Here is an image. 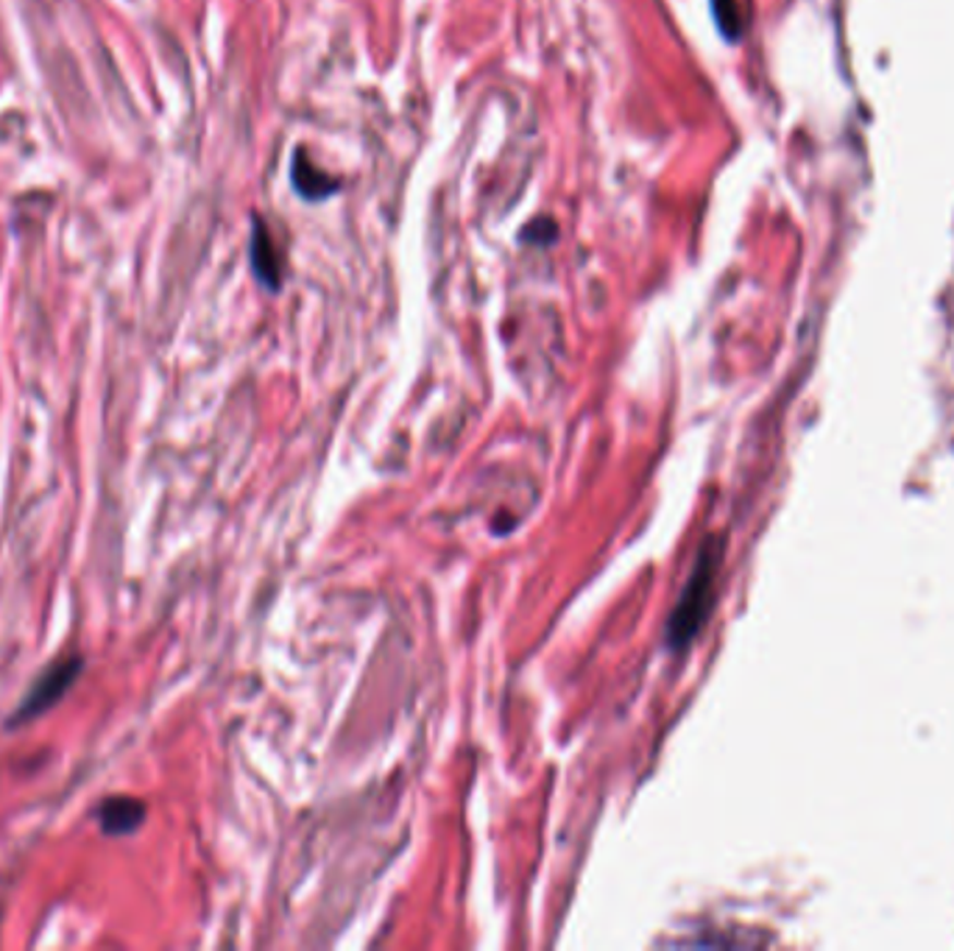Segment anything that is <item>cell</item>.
<instances>
[{"label": "cell", "instance_id": "6da1fadb", "mask_svg": "<svg viewBox=\"0 0 954 951\" xmlns=\"http://www.w3.org/2000/svg\"><path fill=\"white\" fill-rule=\"evenodd\" d=\"M714 573H717V550H703L698 555L692 578L684 587L681 600L673 609L671 623H667V645L671 648H684V645L692 642V637L707 619L714 594Z\"/></svg>", "mask_w": 954, "mask_h": 951}, {"label": "cell", "instance_id": "7a4b0ae2", "mask_svg": "<svg viewBox=\"0 0 954 951\" xmlns=\"http://www.w3.org/2000/svg\"><path fill=\"white\" fill-rule=\"evenodd\" d=\"M82 667L84 664L79 655H64V659H57L51 667L45 670V673L34 681V687L28 689V695L23 698V703H20L17 714L12 718V725L26 723V720H34L43 712H48V709L68 693L70 684L79 678Z\"/></svg>", "mask_w": 954, "mask_h": 951}, {"label": "cell", "instance_id": "3957f363", "mask_svg": "<svg viewBox=\"0 0 954 951\" xmlns=\"http://www.w3.org/2000/svg\"><path fill=\"white\" fill-rule=\"evenodd\" d=\"M252 268L259 285L268 290H279L282 285V260H279L277 243L271 240L263 221H254L252 229Z\"/></svg>", "mask_w": 954, "mask_h": 951}, {"label": "cell", "instance_id": "277c9868", "mask_svg": "<svg viewBox=\"0 0 954 951\" xmlns=\"http://www.w3.org/2000/svg\"><path fill=\"white\" fill-rule=\"evenodd\" d=\"M98 820L101 829L112 838H123V834L137 832L143 820H146V807L137 798H109L101 809H98Z\"/></svg>", "mask_w": 954, "mask_h": 951}, {"label": "cell", "instance_id": "5b68a950", "mask_svg": "<svg viewBox=\"0 0 954 951\" xmlns=\"http://www.w3.org/2000/svg\"><path fill=\"white\" fill-rule=\"evenodd\" d=\"M291 177H293V188H297L304 198H310V202H316V198H327L329 193H336L338 190L336 179H329L327 173H322L318 168H313V165L304 159L302 152H299L297 159H293Z\"/></svg>", "mask_w": 954, "mask_h": 951}, {"label": "cell", "instance_id": "8992f818", "mask_svg": "<svg viewBox=\"0 0 954 951\" xmlns=\"http://www.w3.org/2000/svg\"><path fill=\"white\" fill-rule=\"evenodd\" d=\"M712 9H714V17H717V26H721V32H726L728 37H737V28L742 26V20L737 17V7H734V0H712Z\"/></svg>", "mask_w": 954, "mask_h": 951}]
</instances>
